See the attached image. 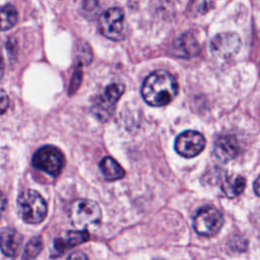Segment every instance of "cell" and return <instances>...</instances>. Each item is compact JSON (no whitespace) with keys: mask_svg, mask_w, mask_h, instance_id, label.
<instances>
[{"mask_svg":"<svg viewBox=\"0 0 260 260\" xmlns=\"http://www.w3.org/2000/svg\"><path fill=\"white\" fill-rule=\"evenodd\" d=\"M213 6V0H195L194 7L199 13H205Z\"/></svg>","mask_w":260,"mask_h":260,"instance_id":"cell-19","label":"cell"},{"mask_svg":"<svg viewBox=\"0 0 260 260\" xmlns=\"http://www.w3.org/2000/svg\"><path fill=\"white\" fill-rule=\"evenodd\" d=\"M6 204H7L6 197H5V195L0 191V215H1V214L3 213V211L5 210Z\"/></svg>","mask_w":260,"mask_h":260,"instance_id":"cell-24","label":"cell"},{"mask_svg":"<svg viewBox=\"0 0 260 260\" xmlns=\"http://www.w3.org/2000/svg\"><path fill=\"white\" fill-rule=\"evenodd\" d=\"M9 106V99L5 91L0 90V115L4 114Z\"/></svg>","mask_w":260,"mask_h":260,"instance_id":"cell-21","label":"cell"},{"mask_svg":"<svg viewBox=\"0 0 260 260\" xmlns=\"http://www.w3.org/2000/svg\"><path fill=\"white\" fill-rule=\"evenodd\" d=\"M100 170L108 181L119 180L125 176L124 169L111 156H105L100 161Z\"/></svg>","mask_w":260,"mask_h":260,"instance_id":"cell-15","label":"cell"},{"mask_svg":"<svg viewBox=\"0 0 260 260\" xmlns=\"http://www.w3.org/2000/svg\"><path fill=\"white\" fill-rule=\"evenodd\" d=\"M31 162L36 169L57 177L63 170L65 157L59 148L53 145H45L35 152Z\"/></svg>","mask_w":260,"mask_h":260,"instance_id":"cell-4","label":"cell"},{"mask_svg":"<svg viewBox=\"0 0 260 260\" xmlns=\"http://www.w3.org/2000/svg\"><path fill=\"white\" fill-rule=\"evenodd\" d=\"M18 212L21 218L27 223H39L47 215V202L43 196L35 190L23 191L17 199Z\"/></svg>","mask_w":260,"mask_h":260,"instance_id":"cell-2","label":"cell"},{"mask_svg":"<svg viewBox=\"0 0 260 260\" xmlns=\"http://www.w3.org/2000/svg\"><path fill=\"white\" fill-rule=\"evenodd\" d=\"M43 249V240L41 236L31 238L26 244L21 260H36Z\"/></svg>","mask_w":260,"mask_h":260,"instance_id":"cell-17","label":"cell"},{"mask_svg":"<svg viewBox=\"0 0 260 260\" xmlns=\"http://www.w3.org/2000/svg\"><path fill=\"white\" fill-rule=\"evenodd\" d=\"M89 239V234L86 230L80 231H68L63 236L56 238L53 243V248L56 252V255L63 254L66 250L80 245L86 242Z\"/></svg>","mask_w":260,"mask_h":260,"instance_id":"cell-12","label":"cell"},{"mask_svg":"<svg viewBox=\"0 0 260 260\" xmlns=\"http://www.w3.org/2000/svg\"><path fill=\"white\" fill-rule=\"evenodd\" d=\"M78 58L80 60L81 63L84 64H88L91 61V52H90V48L84 44V43H80V47L78 48Z\"/></svg>","mask_w":260,"mask_h":260,"instance_id":"cell-18","label":"cell"},{"mask_svg":"<svg viewBox=\"0 0 260 260\" xmlns=\"http://www.w3.org/2000/svg\"><path fill=\"white\" fill-rule=\"evenodd\" d=\"M204 136L195 130H186L175 140V150L183 157L192 158L198 155L205 147Z\"/></svg>","mask_w":260,"mask_h":260,"instance_id":"cell-8","label":"cell"},{"mask_svg":"<svg viewBox=\"0 0 260 260\" xmlns=\"http://www.w3.org/2000/svg\"><path fill=\"white\" fill-rule=\"evenodd\" d=\"M246 187V179L241 175H230L221 183V189L229 198L239 196Z\"/></svg>","mask_w":260,"mask_h":260,"instance_id":"cell-14","label":"cell"},{"mask_svg":"<svg viewBox=\"0 0 260 260\" xmlns=\"http://www.w3.org/2000/svg\"><path fill=\"white\" fill-rule=\"evenodd\" d=\"M241 45V39L237 34L221 32L212 39L210 43V50L217 58L230 59L239 53Z\"/></svg>","mask_w":260,"mask_h":260,"instance_id":"cell-9","label":"cell"},{"mask_svg":"<svg viewBox=\"0 0 260 260\" xmlns=\"http://www.w3.org/2000/svg\"><path fill=\"white\" fill-rule=\"evenodd\" d=\"M17 21L16 8L10 4L0 7V30H7L15 25Z\"/></svg>","mask_w":260,"mask_h":260,"instance_id":"cell-16","label":"cell"},{"mask_svg":"<svg viewBox=\"0 0 260 260\" xmlns=\"http://www.w3.org/2000/svg\"><path fill=\"white\" fill-rule=\"evenodd\" d=\"M80 81H81V71L76 69L73 76H72V79H71V83H70V93L74 92L77 87L79 86L80 84Z\"/></svg>","mask_w":260,"mask_h":260,"instance_id":"cell-20","label":"cell"},{"mask_svg":"<svg viewBox=\"0 0 260 260\" xmlns=\"http://www.w3.org/2000/svg\"><path fill=\"white\" fill-rule=\"evenodd\" d=\"M223 225L221 212L214 207L206 206L201 208L193 218V228L197 234L203 237L216 235Z\"/></svg>","mask_w":260,"mask_h":260,"instance_id":"cell-6","label":"cell"},{"mask_svg":"<svg viewBox=\"0 0 260 260\" xmlns=\"http://www.w3.org/2000/svg\"><path fill=\"white\" fill-rule=\"evenodd\" d=\"M213 153L221 162H228L240 153V143L234 135H220L214 142Z\"/></svg>","mask_w":260,"mask_h":260,"instance_id":"cell-11","label":"cell"},{"mask_svg":"<svg viewBox=\"0 0 260 260\" xmlns=\"http://www.w3.org/2000/svg\"><path fill=\"white\" fill-rule=\"evenodd\" d=\"M124 12L118 7L109 8L99 19V29L101 34L112 41H120L124 38Z\"/></svg>","mask_w":260,"mask_h":260,"instance_id":"cell-7","label":"cell"},{"mask_svg":"<svg viewBox=\"0 0 260 260\" xmlns=\"http://www.w3.org/2000/svg\"><path fill=\"white\" fill-rule=\"evenodd\" d=\"M81 2H82V7L84 9L91 10L98 5L99 0H81Z\"/></svg>","mask_w":260,"mask_h":260,"instance_id":"cell-23","label":"cell"},{"mask_svg":"<svg viewBox=\"0 0 260 260\" xmlns=\"http://www.w3.org/2000/svg\"><path fill=\"white\" fill-rule=\"evenodd\" d=\"M3 72H4V65H3V61H2V59L0 57V79L3 76Z\"/></svg>","mask_w":260,"mask_h":260,"instance_id":"cell-26","label":"cell"},{"mask_svg":"<svg viewBox=\"0 0 260 260\" xmlns=\"http://www.w3.org/2000/svg\"><path fill=\"white\" fill-rule=\"evenodd\" d=\"M66 260H89V259L84 253H82L80 251H77V252H74V253L70 254L67 257Z\"/></svg>","mask_w":260,"mask_h":260,"instance_id":"cell-22","label":"cell"},{"mask_svg":"<svg viewBox=\"0 0 260 260\" xmlns=\"http://www.w3.org/2000/svg\"><path fill=\"white\" fill-rule=\"evenodd\" d=\"M178 93L176 78L167 71L157 70L150 73L143 81L141 95L152 107L169 105Z\"/></svg>","mask_w":260,"mask_h":260,"instance_id":"cell-1","label":"cell"},{"mask_svg":"<svg viewBox=\"0 0 260 260\" xmlns=\"http://www.w3.org/2000/svg\"><path fill=\"white\" fill-rule=\"evenodd\" d=\"M125 90V86L121 83H112L108 85L104 92L99 95L91 106L92 115L100 121L105 122L111 118L115 111V107Z\"/></svg>","mask_w":260,"mask_h":260,"instance_id":"cell-5","label":"cell"},{"mask_svg":"<svg viewBox=\"0 0 260 260\" xmlns=\"http://www.w3.org/2000/svg\"><path fill=\"white\" fill-rule=\"evenodd\" d=\"M22 236L12 228H5L0 232V249L7 257H14L18 253Z\"/></svg>","mask_w":260,"mask_h":260,"instance_id":"cell-13","label":"cell"},{"mask_svg":"<svg viewBox=\"0 0 260 260\" xmlns=\"http://www.w3.org/2000/svg\"><path fill=\"white\" fill-rule=\"evenodd\" d=\"M200 51L197 39L191 32H184L179 36L171 45L170 52L174 57L190 59L195 57Z\"/></svg>","mask_w":260,"mask_h":260,"instance_id":"cell-10","label":"cell"},{"mask_svg":"<svg viewBox=\"0 0 260 260\" xmlns=\"http://www.w3.org/2000/svg\"><path fill=\"white\" fill-rule=\"evenodd\" d=\"M253 188H254V191H255L256 195H258L260 197V176L255 180Z\"/></svg>","mask_w":260,"mask_h":260,"instance_id":"cell-25","label":"cell"},{"mask_svg":"<svg viewBox=\"0 0 260 260\" xmlns=\"http://www.w3.org/2000/svg\"><path fill=\"white\" fill-rule=\"evenodd\" d=\"M69 217L74 226L85 230L98 225L102 219V211L98 203L89 199L75 200L69 209Z\"/></svg>","mask_w":260,"mask_h":260,"instance_id":"cell-3","label":"cell"}]
</instances>
